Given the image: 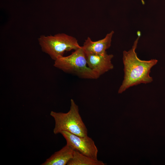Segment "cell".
<instances>
[{
	"label": "cell",
	"mask_w": 165,
	"mask_h": 165,
	"mask_svg": "<svg viewBox=\"0 0 165 165\" xmlns=\"http://www.w3.org/2000/svg\"><path fill=\"white\" fill-rule=\"evenodd\" d=\"M74 150L66 145L46 160L42 165H65L73 157Z\"/></svg>",
	"instance_id": "cell-8"
},
{
	"label": "cell",
	"mask_w": 165,
	"mask_h": 165,
	"mask_svg": "<svg viewBox=\"0 0 165 165\" xmlns=\"http://www.w3.org/2000/svg\"><path fill=\"white\" fill-rule=\"evenodd\" d=\"M50 114L55 121L54 134L64 130L80 137L88 136L87 129L79 113L78 106L73 99L71 100L70 108L67 112L51 111Z\"/></svg>",
	"instance_id": "cell-3"
},
{
	"label": "cell",
	"mask_w": 165,
	"mask_h": 165,
	"mask_svg": "<svg viewBox=\"0 0 165 165\" xmlns=\"http://www.w3.org/2000/svg\"><path fill=\"white\" fill-rule=\"evenodd\" d=\"M67 56L54 61L53 66L64 72L86 79H97L100 76L88 66L85 53L82 46Z\"/></svg>",
	"instance_id": "cell-2"
},
{
	"label": "cell",
	"mask_w": 165,
	"mask_h": 165,
	"mask_svg": "<svg viewBox=\"0 0 165 165\" xmlns=\"http://www.w3.org/2000/svg\"><path fill=\"white\" fill-rule=\"evenodd\" d=\"M114 33L113 31L107 34L102 39L93 41L88 37L82 46L86 53L101 54L106 52V50L111 46L112 39Z\"/></svg>",
	"instance_id": "cell-7"
},
{
	"label": "cell",
	"mask_w": 165,
	"mask_h": 165,
	"mask_svg": "<svg viewBox=\"0 0 165 165\" xmlns=\"http://www.w3.org/2000/svg\"><path fill=\"white\" fill-rule=\"evenodd\" d=\"M137 33L138 36L131 49L123 52L124 76L122 84L118 90L119 94L122 93L130 87L141 83H149L153 81L149 74L151 69L156 64L158 60L155 59L142 60L138 57L135 50L141 33L138 31Z\"/></svg>",
	"instance_id": "cell-1"
},
{
	"label": "cell",
	"mask_w": 165,
	"mask_h": 165,
	"mask_svg": "<svg viewBox=\"0 0 165 165\" xmlns=\"http://www.w3.org/2000/svg\"><path fill=\"white\" fill-rule=\"evenodd\" d=\"M38 40L42 51L54 61L63 56L65 52L75 50L81 47L75 38L64 33L42 35Z\"/></svg>",
	"instance_id": "cell-4"
},
{
	"label": "cell",
	"mask_w": 165,
	"mask_h": 165,
	"mask_svg": "<svg viewBox=\"0 0 165 165\" xmlns=\"http://www.w3.org/2000/svg\"><path fill=\"white\" fill-rule=\"evenodd\" d=\"M86 54L88 66L100 76L113 68L111 61L112 54H108L107 52L101 54Z\"/></svg>",
	"instance_id": "cell-6"
},
{
	"label": "cell",
	"mask_w": 165,
	"mask_h": 165,
	"mask_svg": "<svg viewBox=\"0 0 165 165\" xmlns=\"http://www.w3.org/2000/svg\"><path fill=\"white\" fill-rule=\"evenodd\" d=\"M65 139L67 144L79 153L94 160H98V150L93 140L88 136L80 137L66 131L60 133Z\"/></svg>",
	"instance_id": "cell-5"
},
{
	"label": "cell",
	"mask_w": 165,
	"mask_h": 165,
	"mask_svg": "<svg viewBox=\"0 0 165 165\" xmlns=\"http://www.w3.org/2000/svg\"><path fill=\"white\" fill-rule=\"evenodd\" d=\"M68 165H105L101 161L96 160L74 150L73 157Z\"/></svg>",
	"instance_id": "cell-9"
}]
</instances>
